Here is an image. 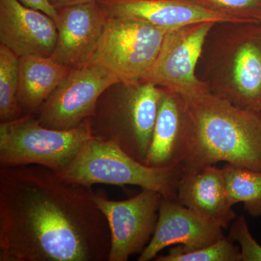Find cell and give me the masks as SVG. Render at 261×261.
<instances>
[{
    "label": "cell",
    "instance_id": "6da1fadb",
    "mask_svg": "<svg viewBox=\"0 0 261 261\" xmlns=\"http://www.w3.org/2000/svg\"><path fill=\"white\" fill-rule=\"evenodd\" d=\"M94 192L37 165L0 167V261L108 260Z\"/></svg>",
    "mask_w": 261,
    "mask_h": 261
},
{
    "label": "cell",
    "instance_id": "7a4b0ae2",
    "mask_svg": "<svg viewBox=\"0 0 261 261\" xmlns=\"http://www.w3.org/2000/svg\"><path fill=\"white\" fill-rule=\"evenodd\" d=\"M185 102L192 146L183 170L226 162L261 171V113L238 107L211 90Z\"/></svg>",
    "mask_w": 261,
    "mask_h": 261
},
{
    "label": "cell",
    "instance_id": "3957f363",
    "mask_svg": "<svg viewBox=\"0 0 261 261\" xmlns=\"http://www.w3.org/2000/svg\"><path fill=\"white\" fill-rule=\"evenodd\" d=\"M164 92L149 82L110 86L88 119L92 137L115 144L146 165Z\"/></svg>",
    "mask_w": 261,
    "mask_h": 261
},
{
    "label": "cell",
    "instance_id": "277c9868",
    "mask_svg": "<svg viewBox=\"0 0 261 261\" xmlns=\"http://www.w3.org/2000/svg\"><path fill=\"white\" fill-rule=\"evenodd\" d=\"M182 170L183 166L149 167L115 144L92 137L70 166L58 174L66 181L91 188L99 184L135 185L176 200Z\"/></svg>",
    "mask_w": 261,
    "mask_h": 261
},
{
    "label": "cell",
    "instance_id": "5b68a950",
    "mask_svg": "<svg viewBox=\"0 0 261 261\" xmlns=\"http://www.w3.org/2000/svg\"><path fill=\"white\" fill-rule=\"evenodd\" d=\"M92 138L88 119L70 130L42 126L35 115L0 123V167L37 165L59 173Z\"/></svg>",
    "mask_w": 261,
    "mask_h": 261
},
{
    "label": "cell",
    "instance_id": "8992f818",
    "mask_svg": "<svg viewBox=\"0 0 261 261\" xmlns=\"http://www.w3.org/2000/svg\"><path fill=\"white\" fill-rule=\"evenodd\" d=\"M170 31L137 19L108 16L91 63L104 67L121 82L138 83Z\"/></svg>",
    "mask_w": 261,
    "mask_h": 261
},
{
    "label": "cell",
    "instance_id": "52a82bcc",
    "mask_svg": "<svg viewBox=\"0 0 261 261\" xmlns=\"http://www.w3.org/2000/svg\"><path fill=\"white\" fill-rule=\"evenodd\" d=\"M215 24H192L168 32L157 59L141 82L155 84L185 101L211 91L207 84L197 78L195 71L206 39Z\"/></svg>",
    "mask_w": 261,
    "mask_h": 261
},
{
    "label": "cell",
    "instance_id": "ba28073f",
    "mask_svg": "<svg viewBox=\"0 0 261 261\" xmlns=\"http://www.w3.org/2000/svg\"><path fill=\"white\" fill-rule=\"evenodd\" d=\"M162 195L142 189L138 195L126 200L108 198L103 190L94 192V201L107 220L111 245L108 261H127L140 255L153 236L159 219Z\"/></svg>",
    "mask_w": 261,
    "mask_h": 261
},
{
    "label": "cell",
    "instance_id": "9c48e42d",
    "mask_svg": "<svg viewBox=\"0 0 261 261\" xmlns=\"http://www.w3.org/2000/svg\"><path fill=\"white\" fill-rule=\"evenodd\" d=\"M119 82L111 71L95 63L73 69L34 115L47 128L72 129L92 116L101 94Z\"/></svg>",
    "mask_w": 261,
    "mask_h": 261
},
{
    "label": "cell",
    "instance_id": "30bf717a",
    "mask_svg": "<svg viewBox=\"0 0 261 261\" xmlns=\"http://www.w3.org/2000/svg\"><path fill=\"white\" fill-rule=\"evenodd\" d=\"M224 228L169 197H161L159 219L150 242L138 261L153 260L163 249L178 245L190 251L212 245L224 238Z\"/></svg>",
    "mask_w": 261,
    "mask_h": 261
},
{
    "label": "cell",
    "instance_id": "8fae6325",
    "mask_svg": "<svg viewBox=\"0 0 261 261\" xmlns=\"http://www.w3.org/2000/svg\"><path fill=\"white\" fill-rule=\"evenodd\" d=\"M58 39L50 58L76 69L90 64L108 15L97 0L58 8Z\"/></svg>",
    "mask_w": 261,
    "mask_h": 261
},
{
    "label": "cell",
    "instance_id": "7c38bea8",
    "mask_svg": "<svg viewBox=\"0 0 261 261\" xmlns=\"http://www.w3.org/2000/svg\"><path fill=\"white\" fill-rule=\"evenodd\" d=\"M108 16L137 19L174 30L192 24L242 23L238 19L209 9L194 0H97Z\"/></svg>",
    "mask_w": 261,
    "mask_h": 261
},
{
    "label": "cell",
    "instance_id": "4fadbf2b",
    "mask_svg": "<svg viewBox=\"0 0 261 261\" xmlns=\"http://www.w3.org/2000/svg\"><path fill=\"white\" fill-rule=\"evenodd\" d=\"M58 29L49 15L18 0H0V44L17 56L51 57Z\"/></svg>",
    "mask_w": 261,
    "mask_h": 261
},
{
    "label": "cell",
    "instance_id": "5bb4252c",
    "mask_svg": "<svg viewBox=\"0 0 261 261\" xmlns=\"http://www.w3.org/2000/svg\"><path fill=\"white\" fill-rule=\"evenodd\" d=\"M192 129L185 100L165 89L146 165L168 168L183 166L191 152Z\"/></svg>",
    "mask_w": 261,
    "mask_h": 261
},
{
    "label": "cell",
    "instance_id": "9a60e30c",
    "mask_svg": "<svg viewBox=\"0 0 261 261\" xmlns=\"http://www.w3.org/2000/svg\"><path fill=\"white\" fill-rule=\"evenodd\" d=\"M226 83L216 92L235 106L261 113V25L250 24L238 37L226 68Z\"/></svg>",
    "mask_w": 261,
    "mask_h": 261
},
{
    "label": "cell",
    "instance_id": "2e32d148",
    "mask_svg": "<svg viewBox=\"0 0 261 261\" xmlns=\"http://www.w3.org/2000/svg\"><path fill=\"white\" fill-rule=\"evenodd\" d=\"M176 200L224 228L229 227L237 218L228 202L222 169L215 165L192 171L182 170Z\"/></svg>",
    "mask_w": 261,
    "mask_h": 261
},
{
    "label": "cell",
    "instance_id": "e0dca14e",
    "mask_svg": "<svg viewBox=\"0 0 261 261\" xmlns=\"http://www.w3.org/2000/svg\"><path fill=\"white\" fill-rule=\"evenodd\" d=\"M72 70L50 57H20L17 97L23 115L35 114Z\"/></svg>",
    "mask_w": 261,
    "mask_h": 261
},
{
    "label": "cell",
    "instance_id": "ac0fdd59",
    "mask_svg": "<svg viewBox=\"0 0 261 261\" xmlns=\"http://www.w3.org/2000/svg\"><path fill=\"white\" fill-rule=\"evenodd\" d=\"M221 169L230 205L243 202L250 216L261 218V171L226 163Z\"/></svg>",
    "mask_w": 261,
    "mask_h": 261
},
{
    "label": "cell",
    "instance_id": "d6986e66",
    "mask_svg": "<svg viewBox=\"0 0 261 261\" xmlns=\"http://www.w3.org/2000/svg\"><path fill=\"white\" fill-rule=\"evenodd\" d=\"M19 57L0 44V123L23 116L18 101Z\"/></svg>",
    "mask_w": 261,
    "mask_h": 261
},
{
    "label": "cell",
    "instance_id": "ffe728a7",
    "mask_svg": "<svg viewBox=\"0 0 261 261\" xmlns=\"http://www.w3.org/2000/svg\"><path fill=\"white\" fill-rule=\"evenodd\" d=\"M228 237L207 247L185 251L178 245L170 248L167 255H158L156 261H241L240 249Z\"/></svg>",
    "mask_w": 261,
    "mask_h": 261
},
{
    "label": "cell",
    "instance_id": "44dd1931",
    "mask_svg": "<svg viewBox=\"0 0 261 261\" xmlns=\"http://www.w3.org/2000/svg\"><path fill=\"white\" fill-rule=\"evenodd\" d=\"M209 9L238 19L243 24L261 23V0H194Z\"/></svg>",
    "mask_w": 261,
    "mask_h": 261
},
{
    "label": "cell",
    "instance_id": "7402d4cb",
    "mask_svg": "<svg viewBox=\"0 0 261 261\" xmlns=\"http://www.w3.org/2000/svg\"><path fill=\"white\" fill-rule=\"evenodd\" d=\"M228 238L238 244L240 260L261 261V245L252 236L244 216H239L233 220L229 226Z\"/></svg>",
    "mask_w": 261,
    "mask_h": 261
},
{
    "label": "cell",
    "instance_id": "603a6c76",
    "mask_svg": "<svg viewBox=\"0 0 261 261\" xmlns=\"http://www.w3.org/2000/svg\"><path fill=\"white\" fill-rule=\"evenodd\" d=\"M18 1L25 6L43 12L54 20H56L58 17L57 10L48 3L47 0H18Z\"/></svg>",
    "mask_w": 261,
    "mask_h": 261
},
{
    "label": "cell",
    "instance_id": "cb8c5ba5",
    "mask_svg": "<svg viewBox=\"0 0 261 261\" xmlns=\"http://www.w3.org/2000/svg\"><path fill=\"white\" fill-rule=\"evenodd\" d=\"M47 1L53 8L58 9V8H65V7L89 3V2L94 1V0H47Z\"/></svg>",
    "mask_w": 261,
    "mask_h": 261
},
{
    "label": "cell",
    "instance_id": "d4e9b609",
    "mask_svg": "<svg viewBox=\"0 0 261 261\" xmlns=\"http://www.w3.org/2000/svg\"><path fill=\"white\" fill-rule=\"evenodd\" d=\"M260 25H261V23H260Z\"/></svg>",
    "mask_w": 261,
    "mask_h": 261
}]
</instances>
